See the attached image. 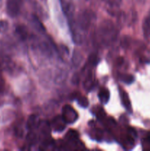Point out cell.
Listing matches in <instances>:
<instances>
[{"label":"cell","mask_w":150,"mask_h":151,"mask_svg":"<svg viewBox=\"0 0 150 151\" xmlns=\"http://www.w3.org/2000/svg\"><path fill=\"white\" fill-rule=\"evenodd\" d=\"M98 38L102 44H109L116 38V29L110 22H104L98 30Z\"/></svg>","instance_id":"1"},{"label":"cell","mask_w":150,"mask_h":151,"mask_svg":"<svg viewBox=\"0 0 150 151\" xmlns=\"http://www.w3.org/2000/svg\"><path fill=\"white\" fill-rule=\"evenodd\" d=\"M94 17V13L90 10H85V11L82 12L78 16V25L82 29L86 30L89 28Z\"/></svg>","instance_id":"2"},{"label":"cell","mask_w":150,"mask_h":151,"mask_svg":"<svg viewBox=\"0 0 150 151\" xmlns=\"http://www.w3.org/2000/svg\"><path fill=\"white\" fill-rule=\"evenodd\" d=\"M78 114L73 107L69 105L63 106L62 111V117L66 123L72 124L76 122L78 119Z\"/></svg>","instance_id":"3"},{"label":"cell","mask_w":150,"mask_h":151,"mask_svg":"<svg viewBox=\"0 0 150 151\" xmlns=\"http://www.w3.org/2000/svg\"><path fill=\"white\" fill-rule=\"evenodd\" d=\"M7 13L10 17H16L21 10L20 0H7L6 4Z\"/></svg>","instance_id":"4"},{"label":"cell","mask_w":150,"mask_h":151,"mask_svg":"<svg viewBox=\"0 0 150 151\" xmlns=\"http://www.w3.org/2000/svg\"><path fill=\"white\" fill-rule=\"evenodd\" d=\"M61 6L64 14L69 18V20H71V18L74 15V7L72 2L69 0H61Z\"/></svg>","instance_id":"5"},{"label":"cell","mask_w":150,"mask_h":151,"mask_svg":"<svg viewBox=\"0 0 150 151\" xmlns=\"http://www.w3.org/2000/svg\"><path fill=\"white\" fill-rule=\"evenodd\" d=\"M53 129L56 132H61L66 128V122L62 116H57L54 118L52 122Z\"/></svg>","instance_id":"6"},{"label":"cell","mask_w":150,"mask_h":151,"mask_svg":"<svg viewBox=\"0 0 150 151\" xmlns=\"http://www.w3.org/2000/svg\"><path fill=\"white\" fill-rule=\"evenodd\" d=\"M120 96L121 100V103L123 104L124 107L128 111H131L132 110V106H131V102L129 98V96L126 94V91L123 89H120Z\"/></svg>","instance_id":"7"},{"label":"cell","mask_w":150,"mask_h":151,"mask_svg":"<svg viewBox=\"0 0 150 151\" xmlns=\"http://www.w3.org/2000/svg\"><path fill=\"white\" fill-rule=\"evenodd\" d=\"M16 33L21 40H26L28 37V30L23 24H19L16 27Z\"/></svg>","instance_id":"8"},{"label":"cell","mask_w":150,"mask_h":151,"mask_svg":"<svg viewBox=\"0 0 150 151\" xmlns=\"http://www.w3.org/2000/svg\"><path fill=\"white\" fill-rule=\"evenodd\" d=\"M98 97L101 103H104V104H106L109 101V100H110V91H109V90L107 88H101L99 90Z\"/></svg>","instance_id":"9"},{"label":"cell","mask_w":150,"mask_h":151,"mask_svg":"<svg viewBox=\"0 0 150 151\" xmlns=\"http://www.w3.org/2000/svg\"><path fill=\"white\" fill-rule=\"evenodd\" d=\"M32 23L33 24V27L35 28L37 31L40 32H44L46 31L45 28H44V25L41 23L40 19L37 17L35 15L32 16Z\"/></svg>","instance_id":"10"},{"label":"cell","mask_w":150,"mask_h":151,"mask_svg":"<svg viewBox=\"0 0 150 151\" xmlns=\"http://www.w3.org/2000/svg\"><path fill=\"white\" fill-rule=\"evenodd\" d=\"M143 32L146 38L150 37V17H146L143 23Z\"/></svg>","instance_id":"11"},{"label":"cell","mask_w":150,"mask_h":151,"mask_svg":"<svg viewBox=\"0 0 150 151\" xmlns=\"http://www.w3.org/2000/svg\"><path fill=\"white\" fill-rule=\"evenodd\" d=\"M38 125V117L36 115H31L26 122V128L29 131H32Z\"/></svg>","instance_id":"12"},{"label":"cell","mask_w":150,"mask_h":151,"mask_svg":"<svg viewBox=\"0 0 150 151\" xmlns=\"http://www.w3.org/2000/svg\"><path fill=\"white\" fill-rule=\"evenodd\" d=\"M82 60V54L77 50H74L72 56V62L75 66H78Z\"/></svg>","instance_id":"13"},{"label":"cell","mask_w":150,"mask_h":151,"mask_svg":"<svg viewBox=\"0 0 150 151\" xmlns=\"http://www.w3.org/2000/svg\"><path fill=\"white\" fill-rule=\"evenodd\" d=\"M93 86H94V79H93V77L91 75V74H90L88 77L85 79V82H84V87L86 90H91Z\"/></svg>","instance_id":"14"},{"label":"cell","mask_w":150,"mask_h":151,"mask_svg":"<svg viewBox=\"0 0 150 151\" xmlns=\"http://www.w3.org/2000/svg\"><path fill=\"white\" fill-rule=\"evenodd\" d=\"M120 79L126 84H131L134 81V77L129 74H122L120 75Z\"/></svg>","instance_id":"15"},{"label":"cell","mask_w":150,"mask_h":151,"mask_svg":"<svg viewBox=\"0 0 150 151\" xmlns=\"http://www.w3.org/2000/svg\"><path fill=\"white\" fill-rule=\"evenodd\" d=\"M77 102L79 106L82 108H87L89 105L88 100L85 97V96H79L77 97Z\"/></svg>","instance_id":"16"},{"label":"cell","mask_w":150,"mask_h":151,"mask_svg":"<svg viewBox=\"0 0 150 151\" xmlns=\"http://www.w3.org/2000/svg\"><path fill=\"white\" fill-rule=\"evenodd\" d=\"M66 138L70 142H75L78 138L77 133L75 132L74 131H70L68 132L67 135H66Z\"/></svg>","instance_id":"17"},{"label":"cell","mask_w":150,"mask_h":151,"mask_svg":"<svg viewBox=\"0 0 150 151\" xmlns=\"http://www.w3.org/2000/svg\"><path fill=\"white\" fill-rule=\"evenodd\" d=\"M8 22L5 20H0V32L4 33L8 29Z\"/></svg>","instance_id":"18"},{"label":"cell","mask_w":150,"mask_h":151,"mask_svg":"<svg viewBox=\"0 0 150 151\" xmlns=\"http://www.w3.org/2000/svg\"><path fill=\"white\" fill-rule=\"evenodd\" d=\"M88 62H89V63L91 65V66H95V65H96L99 62V58L97 55L96 54L91 55L89 58H88Z\"/></svg>","instance_id":"19"},{"label":"cell","mask_w":150,"mask_h":151,"mask_svg":"<svg viewBox=\"0 0 150 151\" xmlns=\"http://www.w3.org/2000/svg\"><path fill=\"white\" fill-rule=\"evenodd\" d=\"M26 140H27L29 144H33V143H35L37 141V137L35 134V133L30 132L28 134V135L26 136Z\"/></svg>","instance_id":"20"},{"label":"cell","mask_w":150,"mask_h":151,"mask_svg":"<svg viewBox=\"0 0 150 151\" xmlns=\"http://www.w3.org/2000/svg\"><path fill=\"white\" fill-rule=\"evenodd\" d=\"M146 142L148 143V144L150 145V135H149L148 137L146 138Z\"/></svg>","instance_id":"21"},{"label":"cell","mask_w":150,"mask_h":151,"mask_svg":"<svg viewBox=\"0 0 150 151\" xmlns=\"http://www.w3.org/2000/svg\"><path fill=\"white\" fill-rule=\"evenodd\" d=\"M102 1H107V2H109V1H112V0H102Z\"/></svg>","instance_id":"22"}]
</instances>
